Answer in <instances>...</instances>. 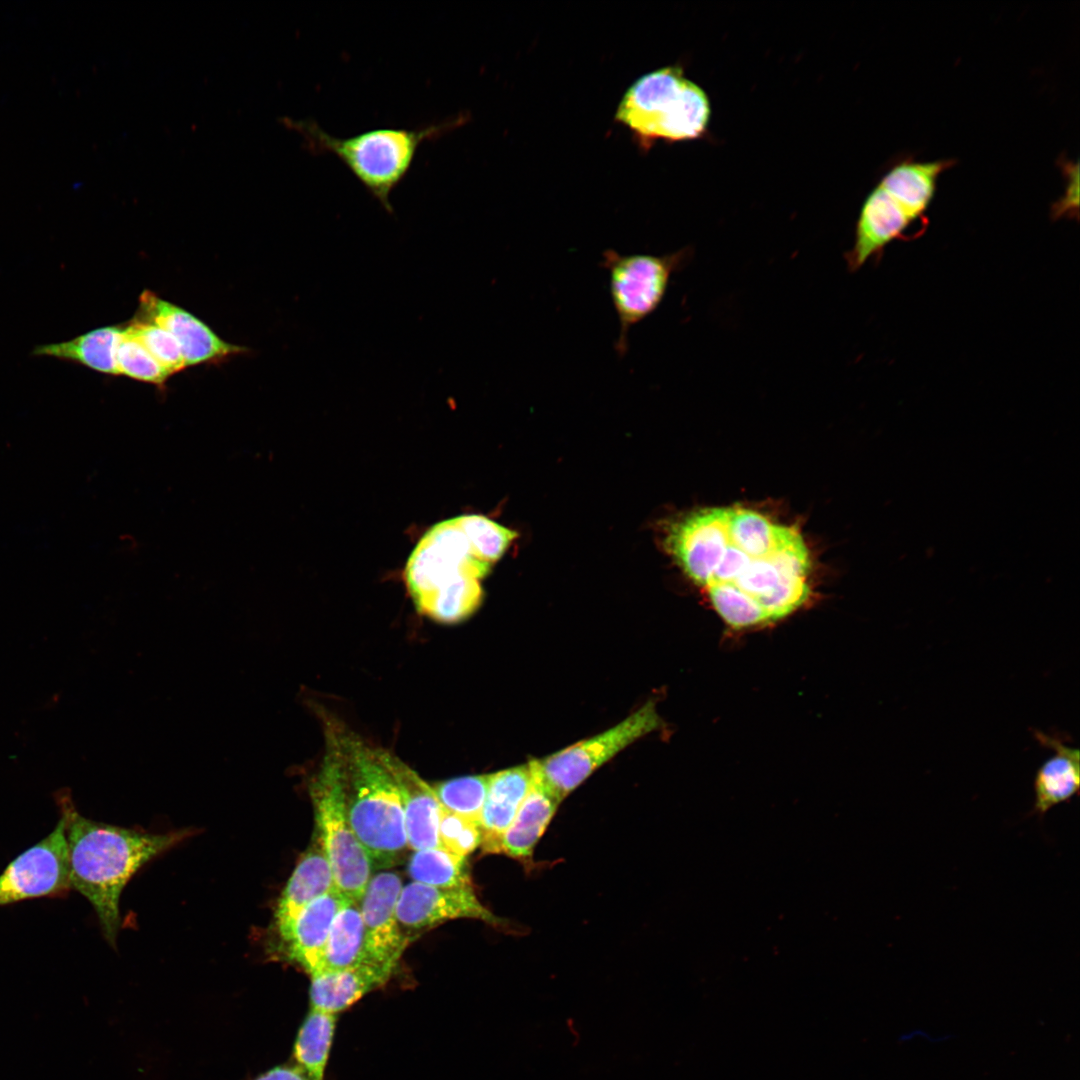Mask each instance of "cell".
<instances>
[{
	"mask_svg": "<svg viewBox=\"0 0 1080 1080\" xmlns=\"http://www.w3.org/2000/svg\"><path fill=\"white\" fill-rule=\"evenodd\" d=\"M666 547L730 626L781 619L808 598L809 550L800 532L742 507H709L674 522Z\"/></svg>",
	"mask_w": 1080,
	"mask_h": 1080,
	"instance_id": "obj_1",
	"label": "cell"
},
{
	"mask_svg": "<svg viewBox=\"0 0 1080 1080\" xmlns=\"http://www.w3.org/2000/svg\"><path fill=\"white\" fill-rule=\"evenodd\" d=\"M66 818L70 886L93 906L107 941L114 945L120 926L119 901L129 879L152 858L190 832L151 834L85 818L70 793H56Z\"/></svg>",
	"mask_w": 1080,
	"mask_h": 1080,
	"instance_id": "obj_2",
	"label": "cell"
},
{
	"mask_svg": "<svg viewBox=\"0 0 1080 1080\" xmlns=\"http://www.w3.org/2000/svg\"><path fill=\"white\" fill-rule=\"evenodd\" d=\"M320 714L325 738L333 743L340 759L350 826L372 867L389 868L408 848L402 801L394 779L378 748L324 711Z\"/></svg>",
	"mask_w": 1080,
	"mask_h": 1080,
	"instance_id": "obj_3",
	"label": "cell"
},
{
	"mask_svg": "<svg viewBox=\"0 0 1080 1080\" xmlns=\"http://www.w3.org/2000/svg\"><path fill=\"white\" fill-rule=\"evenodd\" d=\"M464 120L463 116H456L414 129L373 128L340 138L326 132L314 120L281 118L287 128L302 137L306 150L334 155L389 214L394 212L390 195L407 176L420 145L441 137Z\"/></svg>",
	"mask_w": 1080,
	"mask_h": 1080,
	"instance_id": "obj_4",
	"label": "cell"
},
{
	"mask_svg": "<svg viewBox=\"0 0 1080 1080\" xmlns=\"http://www.w3.org/2000/svg\"><path fill=\"white\" fill-rule=\"evenodd\" d=\"M710 117L705 92L680 67H665L639 78L624 94L616 119L643 140L670 141L701 136Z\"/></svg>",
	"mask_w": 1080,
	"mask_h": 1080,
	"instance_id": "obj_5",
	"label": "cell"
},
{
	"mask_svg": "<svg viewBox=\"0 0 1080 1080\" xmlns=\"http://www.w3.org/2000/svg\"><path fill=\"white\" fill-rule=\"evenodd\" d=\"M326 750L310 783L318 836L332 868L337 889L360 901L371 878L372 863L348 821L340 759L333 743Z\"/></svg>",
	"mask_w": 1080,
	"mask_h": 1080,
	"instance_id": "obj_6",
	"label": "cell"
},
{
	"mask_svg": "<svg viewBox=\"0 0 1080 1080\" xmlns=\"http://www.w3.org/2000/svg\"><path fill=\"white\" fill-rule=\"evenodd\" d=\"M694 249L684 247L656 255L620 252L607 248L602 251L599 265L607 271L609 295L615 310L619 333L615 350L619 357L626 354L630 328L652 314L661 304L673 273L683 269L692 259Z\"/></svg>",
	"mask_w": 1080,
	"mask_h": 1080,
	"instance_id": "obj_7",
	"label": "cell"
},
{
	"mask_svg": "<svg viewBox=\"0 0 1080 1080\" xmlns=\"http://www.w3.org/2000/svg\"><path fill=\"white\" fill-rule=\"evenodd\" d=\"M490 568L455 517L435 524L422 536L408 558L405 581L417 608L451 584L480 580Z\"/></svg>",
	"mask_w": 1080,
	"mask_h": 1080,
	"instance_id": "obj_8",
	"label": "cell"
},
{
	"mask_svg": "<svg viewBox=\"0 0 1080 1080\" xmlns=\"http://www.w3.org/2000/svg\"><path fill=\"white\" fill-rule=\"evenodd\" d=\"M660 726L655 704L648 702L614 727L530 763L545 786L562 801L597 768Z\"/></svg>",
	"mask_w": 1080,
	"mask_h": 1080,
	"instance_id": "obj_9",
	"label": "cell"
},
{
	"mask_svg": "<svg viewBox=\"0 0 1080 1080\" xmlns=\"http://www.w3.org/2000/svg\"><path fill=\"white\" fill-rule=\"evenodd\" d=\"M69 889L66 818L61 813L52 832L18 855L0 874V906L62 896Z\"/></svg>",
	"mask_w": 1080,
	"mask_h": 1080,
	"instance_id": "obj_10",
	"label": "cell"
},
{
	"mask_svg": "<svg viewBox=\"0 0 1080 1080\" xmlns=\"http://www.w3.org/2000/svg\"><path fill=\"white\" fill-rule=\"evenodd\" d=\"M402 887L397 873H377L371 876L359 902L369 959L393 967L409 943L396 916Z\"/></svg>",
	"mask_w": 1080,
	"mask_h": 1080,
	"instance_id": "obj_11",
	"label": "cell"
},
{
	"mask_svg": "<svg viewBox=\"0 0 1080 1080\" xmlns=\"http://www.w3.org/2000/svg\"><path fill=\"white\" fill-rule=\"evenodd\" d=\"M137 315L155 322L172 334L181 348L187 367L217 364L246 351L244 347L224 341L198 317L150 290L141 293Z\"/></svg>",
	"mask_w": 1080,
	"mask_h": 1080,
	"instance_id": "obj_12",
	"label": "cell"
},
{
	"mask_svg": "<svg viewBox=\"0 0 1080 1080\" xmlns=\"http://www.w3.org/2000/svg\"><path fill=\"white\" fill-rule=\"evenodd\" d=\"M396 916L404 932L423 930L460 918L498 923L497 918L478 900L473 887L443 888L418 882L402 887Z\"/></svg>",
	"mask_w": 1080,
	"mask_h": 1080,
	"instance_id": "obj_13",
	"label": "cell"
},
{
	"mask_svg": "<svg viewBox=\"0 0 1080 1080\" xmlns=\"http://www.w3.org/2000/svg\"><path fill=\"white\" fill-rule=\"evenodd\" d=\"M915 222L918 220L877 185L863 203L854 243L844 254L848 270L855 272L871 258H879L884 248L896 239H903Z\"/></svg>",
	"mask_w": 1080,
	"mask_h": 1080,
	"instance_id": "obj_14",
	"label": "cell"
},
{
	"mask_svg": "<svg viewBox=\"0 0 1080 1080\" xmlns=\"http://www.w3.org/2000/svg\"><path fill=\"white\" fill-rule=\"evenodd\" d=\"M378 754L401 797L408 847L414 851L441 847L438 838L441 805L433 787L395 755L382 749H378Z\"/></svg>",
	"mask_w": 1080,
	"mask_h": 1080,
	"instance_id": "obj_15",
	"label": "cell"
},
{
	"mask_svg": "<svg viewBox=\"0 0 1080 1080\" xmlns=\"http://www.w3.org/2000/svg\"><path fill=\"white\" fill-rule=\"evenodd\" d=\"M1038 742L1053 751L1038 768L1034 781V803L1031 814L1043 818L1052 808L1069 802L1079 793V750L1057 735L1033 731Z\"/></svg>",
	"mask_w": 1080,
	"mask_h": 1080,
	"instance_id": "obj_16",
	"label": "cell"
},
{
	"mask_svg": "<svg viewBox=\"0 0 1080 1080\" xmlns=\"http://www.w3.org/2000/svg\"><path fill=\"white\" fill-rule=\"evenodd\" d=\"M348 900L337 888L332 889L302 909L280 935L289 959L309 975L316 970L332 924Z\"/></svg>",
	"mask_w": 1080,
	"mask_h": 1080,
	"instance_id": "obj_17",
	"label": "cell"
},
{
	"mask_svg": "<svg viewBox=\"0 0 1080 1080\" xmlns=\"http://www.w3.org/2000/svg\"><path fill=\"white\" fill-rule=\"evenodd\" d=\"M396 967L366 961L341 971L310 976L311 1008L333 1014L347 1009L366 994L384 986Z\"/></svg>",
	"mask_w": 1080,
	"mask_h": 1080,
	"instance_id": "obj_18",
	"label": "cell"
},
{
	"mask_svg": "<svg viewBox=\"0 0 1080 1080\" xmlns=\"http://www.w3.org/2000/svg\"><path fill=\"white\" fill-rule=\"evenodd\" d=\"M531 784L529 763L490 774L480 816L481 845L485 852L497 853L499 840L513 822Z\"/></svg>",
	"mask_w": 1080,
	"mask_h": 1080,
	"instance_id": "obj_19",
	"label": "cell"
},
{
	"mask_svg": "<svg viewBox=\"0 0 1080 1080\" xmlns=\"http://www.w3.org/2000/svg\"><path fill=\"white\" fill-rule=\"evenodd\" d=\"M313 840L297 863L278 901L275 925L279 936L308 904L337 888L332 868L316 833Z\"/></svg>",
	"mask_w": 1080,
	"mask_h": 1080,
	"instance_id": "obj_20",
	"label": "cell"
},
{
	"mask_svg": "<svg viewBox=\"0 0 1080 1080\" xmlns=\"http://www.w3.org/2000/svg\"><path fill=\"white\" fill-rule=\"evenodd\" d=\"M531 788L513 822L501 836L497 853L528 862L536 843L553 818L560 800L545 786L529 762Z\"/></svg>",
	"mask_w": 1080,
	"mask_h": 1080,
	"instance_id": "obj_21",
	"label": "cell"
},
{
	"mask_svg": "<svg viewBox=\"0 0 1080 1080\" xmlns=\"http://www.w3.org/2000/svg\"><path fill=\"white\" fill-rule=\"evenodd\" d=\"M951 164L949 160L903 161L888 171L879 186L921 221L934 197L939 175Z\"/></svg>",
	"mask_w": 1080,
	"mask_h": 1080,
	"instance_id": "obj_22",
	"label": "cell"
},
{
	"mask_svg": "<svg viewBox=\"0 0 1080 1080\" xmlns=\"http://www.w3.org/2000/svg\"><path fill=\"white\" fill-rule=\"evenodd\" d=\"M122 325L93 329L70 340L36 346L33 354L80 364L96 372L118 376L116 348Z\"/></svg>",
	"mask_w": 1080,
	"mask_h": 1080,
	"instance_id": "obj_23",
	"label": "cell"
},
{
	"mask_svg": "<svg viewBox=\"0 0 1080 1080\" xmlns=\"http://www.w3.org/2000/svg\"><path fill=\"white\" fill-rule=\"evenodd\" d=\"M360 901L349 899L337 914L316 970L309 976L341 971L371 961L368 957Z\"/></svg>",
	"mask_w": 1080,
	"mask_h": 1080,
	"instance_id": "obj_24",
	"label": "cell"
},
{
	"mask_svg": "<svg viewBox=\"0 0 1080 1080\" xmlns=\"http://www.w3.org/2000/svg\"><path fill=\"white\" fill-rule=\"evenodd\" d=\"M337 1015L310 1008L293 1047V1057L310 1080H325V1072L334 1039Z\"/></svg>",
	"mask_w": 1080,
	"mask_h": 1080,
	"instance_id": "obj_25",
	"label": "cell"
},
{
	"mask_svg": "<svg viewBox=\"0 0 1080 1080\" xmlns=\"http://www.w3.org/2000/svg\"><path fill=\"white\" fill-rule=\"evenodd\" d=\"M407 872L414 882L430 886L473 887L466 858L442 847L415 850L409 859Z\"/></svg>",
	"mask_w": 1080,
	"mask_h": 1080,
	"instance_id": "obj_26",
	"label": "cell"
},
{
	"mask_svg": "<svg viewBox=\"0 0 1080 1080\" xmlns=\"http://www.w3.org/2000/svg\"><path fill=\"white\" fill-rule=\"evenodd\" d=\"M483 596L480 580L468 578L451 584L417 607L419 613L441 623H455L470 616Z\"/></svg>",
	"mask_w": 1080,
	"mask_h": 1080,
	"instance_id": "obj_27",
	"label": "cell"
},
{
	"mask_svg": "<svg viewBox=\"0 0 1080 1080\" xmlns=\"http://www.w3.org/2000/svg\"><path fill=\"white\" fill-rule=\"evenodd\" d=\"M490 774L453 778L433 787L442 808L477 822L486 798Z\"/></svg>",
	"mask_w": 1080,
	"mask_h": 1080,
	"instance_id": "obj_28",
	"label": "cell"
},
{
	"mask_svg": "<svg viewBox=\"0 0 1080 1080\" xmlns=\"http://www.w3.org/2000/svg\"><path fill=\"white\" fill-rule=\"evenodd\" d=\"M118 375L163 389L171 374L159 364L143 345L122 325L116 348Z\"/></svg>",
	"mask_w": 1080,
	"mask_h": 1080,
	"instance_id": "obj_29",
	"label": "cell"
},
{
	"mask_svg": "<svg viewBox=\"0 0 1080 1080\" xmlns=\"http://www.w3.org/2000/svg\"><path fill=\"white\" fill-rule=\"evenodd\" d=\"M124 326L171 375L187 368L178 342L162 326L137 314Z\"/></svg>",
	"mask_w": 1080,
	"mask_h": 1080,
	"instance_id": "obj_30",
	"label": "cell"
},
{
	"mask_svg": "<svg viewBox=\"0 0 1080 1080\" xmlns=\"http://www.w3.org/2000/svg\"><path fill=\"white\" fill-rule=\"evenodd\" d=\"M458 519L479 556L491 565L516 537L514 531L483 515H461Z\"/></svg>",
	"mask_w": 1080,
	"mask_h": 1080,
	"instance_id": "obj_31",
	"label": "cell"
},
{
	"mask_svg": "<svg viewBox=\"0 0 1080 1080\" xmlns=\"http://www.w3.org/2000/svg\"><path fill=\"white\" fill-rule=\"evenodd\" d=\"M438 838L442 848L467 858L481 845L482 833L477 822L441 807Z\"/></svg>",
	"mask_w": 1080,
	"mask_h": 1080,
	"instance_id": "obj_32",
	"label": "cell"
},
{
	"mask_svg": "<svg viewBox=\"0 0 1080 1080\" xmlns=\"http://www.w3.org/2000/svg\"><path fill=\"white\" fill-rule=\"evenodd\" d=\"M1065 175L1068 178L1065 193L1062 198L1054 203L1052 207V216L1055 219L1061 217H1077L1079 206V192H1078V163L1066 162L1063 164Z\"/></svg>",
	"mask_w": 1080,
	"mask_h": 1080,
	"instance_id": "obj_33",
	"label": "cell"
},
{
	"mask_svg": "<svg viewBox=\"0 0 1080 1080\" xmlns=\"http://www.w3.org/2000/svg\"><path fill=\"white\" fill-rule=\"evenodd\" d=\"M255 1080H310L304 1072L293 1066H277L261 1074Z\"/></svg>",
	"mask_w": 1080,
	"mask_h": 1080,
	"instance_id": "obj_34",
	"label": "cell"
}]
</instances>
